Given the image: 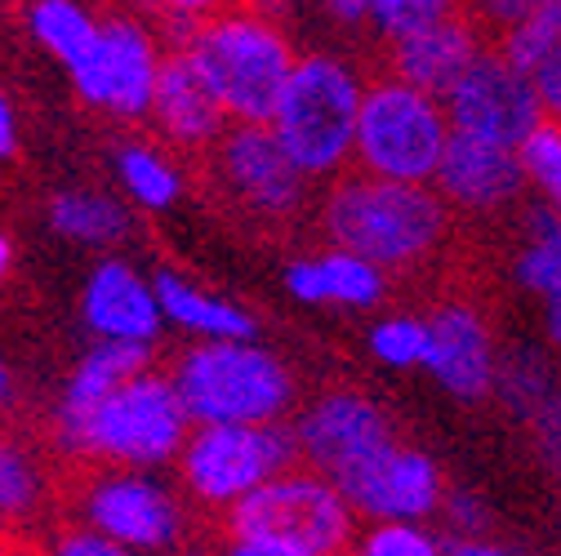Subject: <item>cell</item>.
<instances>
[{"label":"cell","mask_w":561,"mask_h":556,"mask_svg":"<svg viewBox=\"0 0 561 556\" xmlns=\"http://www.w3.org/2000/svg\"><path fill=\"white\" fill-rule=\"evenodd\" d=\"M183 54L219 99L228 125H267L299 62L290 36L250 10L205 14Z\"/></svg>","instance_id":"6da1fadb"},{"label":"cell","mask_w":561,"mask_h":556,"mask_svg":"<svg viewBox=\"0 0 561 556\" xmlns=\"http://www.w3.org/2000/svg\"><path fill=\"white\" fill-rule=\"evenodd\" d=\"M325 232L339 254H353L379 271L405 267L437 250V241L446 236V200L433 187L357 174L330 192Z\"/></svg>","instance_id":"7a4b0ae2"},{"label":"cell","mask_w":561,"mask_h":556,"mask_svg":"<svg viewBox=\"0 0 561 556\" xmlns=\"http://www.w3.org/2000/svg\"><path fill=\"white\" fill-rule=\"evenodd\" d=\"M357 107L362 77L353 67L334 54H304L276 99L267 129L304 178H321L343 170V161L353 157Z\"/></svg>","instance_id":"3957f363"},{"label":"cell","mask_w":561,"mask_h":556,"mask_svg":"<svg viewBox=\"0 0 561 556\" xmlns=\"http://www.w3.org/2000/svg\"><path fill=\"white\" fill-rule=\"evenodd\" d=\"M174 392L187 424L201 428H267L286 414L295 383L276 357L250 343H201L179 361Z\"/></svg>","instance_id":"277c9868"},{"label":"cell","mask_w":561,"mask_h":556,"mask_svg":"<svg viewBox=\"0 0 561 556\" xmlns=\"http://www.w3.org/2000/svg\"><path fill=\"white\" fill-rule=\"evenodd\" d=\"M62 441L125 467H157L174 459L187 441V414L174 383L157 370L129 379L94 409H85L77 424H62Z\"/></svg>","instance_id":"5b68a950"},{"label":"cell","mask_w":561,"mask_h":556,"mask_svg":"<svg viewBox=\"0 0 561 556\" xmlns=\"http://www.w3.org/2000/svg\"><path fill=\"white\" fill-rule=\"evenodd\" d=\"M446 134L450 125L437 99L419 94L392 77L362 85L353 157L370 178L428 187L446 148Z\"/></svg>","instance_id":"8992f818"},{"label":"cell","mask_w":561,"mask_h":556,"mask_svg":"<svg viewBox=\"0 0 561 556\" xmlns=\"http://www.w3.org/2000/svg\"><path fill=\"white\" fill-rule=\"evenodd\" d=\"M232 538L280 543L308 556H343L353 543V512L317 472H280L228 512Z\"/></svg>","instance_id":"52a82bcc"},{"label":"cell","mask_w":561,"mask_h":556,"mask_svg":"<svg viewBox=\"0 0 561 556\" xmlns=\"http://www.w3.org/2000/svg\"><path fill=\"white\" fill-rule=\"evenodd\" d=\"M183 480L205 503H237L259 485L295 467V437L286 428H196L183 441Z\"/></svg>","instance_id":"ba28073f"},{"label":"cell","mask_w":561,"mask_h":556,"mask_svg":"<svg viewBox=\"0 0 561 556\" xmlns=\"http://www.w3.org/2000/svg\"><path fill=\"white\" fill-rule=\"evenodd\" d=\"M442 112H446L450 134L477 138V143L504 148V152H517L522 138L539 120H548L530 81H522L513 72V67L495 54V45H485L477 54V62L459 77V85L442 99Z\"/></svg>","instance_id":"9c48e42d"},{"label":"cell","mask_w":561,"mask_h":556,"mask_svg":"<svg viewBox=\"0 0 561 556\" xmlns=\"http://www.w3.org/2000/svg\"><path fill=\"white\" fill-rule=\"evenodd\" d=\"M347 512H362L375 525H414L442 503V472L424 450L388 441L383 450L366 454L343 476L330 480Z\"/></svg>","instance_id":"30bf717a"},{"label":"cell","mask_w":561,"mask_h":556,"mask_svg":"<svg viewBox=\"0 0 561 556\" xmlns=\"http://www.w3.org/2000/svg\"><path fill=\"white\" fill-rule=\"evenodd\" d=\"M157 67H161L157 36L125 14H107V19H99L94 49L72 72V81H77L81 99L103 112L144 116L152 107Z\"/></svg>","instance_id":"8fae6325"},{"label":"cell","mask_w":561,"mask_h":556,"mask_svg":"<svg viewBox=\"0 0 561 556\" xmlns=\"http://www.w3.org/2000/svg\"><path fill=\"white\" fill-rule=\"evenodd\" d=\"M85 517L94 534L125 552H170L183 538V512L161 480L144 472L99 476L85 495Z\"/></svg>","instance_id":"7c38bea8"},{"label":"cell","mask_w":561,"mask_h":556,"mask_svg":"<svg viewBox=\"0 0 561 556\" xmlns=\"http://www.w3.org/2000/svg\"><path fill=\"white\" fill-rule=\"evenodd\" d=\"M219 178L237 205H245L259 219H286L304 205L308 178L290 165V157L276 148L267 125H228L215 143Z\"/></svg>","instance_id":"4fadbf2b"},{"label":"cell","mask_w":561,"mask_h":556,"mask_svg":"<svg viewBox=\"0 0 561 556\" xmlns=\"http://www.w3.org/2000/svg\"><path fill=\"white\" fill-rule=\"evenodd\" d=\"M290 437H295V454L308 463V472L334 480L353 463H362L366 454L383 450L392 441V424L375 401L353 396V392H334V396H321L304 414Z\"/></svg>","instance_id":"5bb4252c"},{"label":"cell","mask_w":561,"mask_h":556,"mask_svg":"<svg viewBox=\"0 0 561 556\" xmlns=\"http://www.w3.org/2000/svg\"><path fill=\"white\" fill-rule=\"evenodd\" d=\"M481 49H485L481 23L450 5V14L437 19L433 27L414 32L405 40H392V81L442 103L459 85V77L477 62Z\"/></svg>","instance_id":"9a60e30c"},{"label":"cell","mask_w":561,"mask_h":556,"mask_svg":"<svg viewBox=\"0 0 561 556\" xmlns=\"http://www.w3.org/2000/svg\"><path fill=\"white\" fill-rule=\"evenodd\" d=\"M424 366L437 374V383L463 401H477L495 383V347L490 329L468 303H446L424 325Z\"/></svg>","instance_id":"2e32d148"},{"label":"cell","mask_w":561,"mask_h":556,"mask_svg":"<svg viewBox=\"0 0 561 556\" xmlns=\"http://www.w3.org/2000/svg\"><path fill=\"white\" fill-rule=\"evenodd\" d=\"M433 183L442 200H455L463 210H495V205H508L526 187L517 152L477 143V138L463 134H446Z\"/></svg>","instance_id":"e0dca14e"},{"label":"cell","mask_w":561,"mask_h":556,"mask_svg":"<svg viewBox=\"0 0 561 556\" xmlns=\"http://www.w3.org/2000/svg\"><path fill=\"white\" fill-rule=\"evenodd\" d=\"M148 112L161 120V129L174 138L179 148H215L224 138V129H228V116H224L219 99L209 94V85L201 81V72L192 67V58L183 49L161 54Z\"/></svg>","instance_id":"ac0fdd59"},{"label":"cell","mask_w":561,"mask_h":556,"mask_svg":"<svg viewBox=\"0 0 561 556\" xmlns=\"http://www.w3.org/2000/svg\"><path fill=\"white\" fill-rule=\"evenodd\" d=\"M85 321L103 343H152L161 329V308L134 267L99 263L85 286Z\"/></svg>","instance_id":"d6986e66"},{"label":"cell","mask_w":561,"mask_h":556,"mask_svg":"<svg viewBox=\"0 0 561 556\" xmlns=\"http://www.w3.org/2000/svg\"><path fill=\"white\" fill-rule=\"evenodd\" d=\"M286 286L304 303H347V308H370L383 299V271L353 258V254H325L308 263L286 267Z\"/></svg>","instance_id":"ffe728a7"},{"label":"cell","mask_w":561,"mask_h":556,"mask_svg":"<svg viewBox=\"0 0 561 556\" xmlns=\"http://www.w3.org/2000/svg\"><path fill=\"white\" fill-rule=\"evenodd\" d=\"M152 294H157L161 316H170V321L205 334L209 343H254V334H259V325H254V316L245 308L192 290L183 276H174V271H161L157 276Z\"/></svg>","instance_id":"44dd1931"},{"label":"cell","mask_w":561,"mask_h":556,"mask_svg":"<svg viewBox=\"0 0 561 556\" xmlns=\"http://www.w3.org/2000/svg\"><path fill=\"white\" fill-rule=\"evenodd\" d=\"M152 370V347L148 343H99L94 352L77 366L72 383H67L58 424H77L85 409H94L103 396H112L116 387H125L129 379Z\"/></svg>","instance_id":"7402d4cb"},{"label":"cell","mask_w":561,"mask_h":556,"mask_svg":"<svg viewBox=\"0 0 561 556\" xmlns=\"http://www.w3.org/2000/svg\"><path fill=\"white\" fill-rule=\"evenodd\" d=\"M557 45H561V5L557 0H543V5H535L517 27L504 32L495 54L513 67L522 81H535L539 72H548V67H561L557 62Z\"/></svg>","instance_id":"603a6c76"},{"label":"cell","mask_w":561,"mask_h":556,"mask_svg":"<svg viewBox=\"0 0 561 556\" xmlns=\"http://www.w3.org/2000/svg\"><path fill=\"white\" fill-rule=\"evenodd\" d=\"M27 23L36 32V40L67 67V72H77L85 62V54L94 49V32H99V19L72 0H41V5L27 10Z\"/></svg>","instance_id":"cb8c5ba5"},{"label":"cell","mask_w":561,"mask_h":556,"mask_svg":"<svg viewBox=\"0 0 561 556\" xmlns=\"http://www.w3.org/2000/svg\"><path fill=\"white\" fill-rule=\"evenodd\" d=\"M49 219L62 236L85 241V245H107V241H121L129 232L125 205H116L103 192H62V196H54Z\"/></svg>","instance_id":"d4e9b609"},{"label":"cell","mask_w":561,"mask_h":556,"mask_svg":"<svg viewBox=\"0 0 561 556\" xmlns=\"http://www.w3.org/2000/svg\"><path fill=\"white\" fill-rule=\"evenodd\" d=\"M121 178L129 187V196L148 210H165L179 196V174L165 157H157L152 148H125L121 152Z\"/></svg>","instance_id":"484cf974"},{"label":"cell","mask_w":561,"mask_h":556,"mask_svg":"<svg viewBox=\"0 0 561 556\" xmlns=\"http://www.w3.org/2000/svg\"><path fill=\"white\" fill-rule=\"evenodd\" d=\"M343 556H442V543L424 525H370L353 534Z\"/></svg>","instance_id":"4316f807"},{"label":"cell","mask_w":561,"mask_h":556,"mask_svg":"<svg viewBox=\"0 0 561 556\" xmlns=\"http://www.w3.org/2000/svg\"><path fill=\"white\" fill-rule=\"evenodd\" d=\"M517 165H522L526 183H539L548 192V200L557 196V187H561V134H557V120H539L522 138Z\"/></svg>","instance_id":"83f0119b"},{"label":"cell","mask_w":561,"mask_h":556,"mask_svg":"<svg viewBox=\"0 0 561 556\" xmlns=\"http://www.w3.org/2000/svg\"><path fill=\"white\" fill-rule=\"evenodd\" d=\"M36 499H41V476L32 459L19 445L0 441V517H23L36 508Z\"/></svg>","instance_id":"f1b7e54d"},{"label":"cell","mask_w":561,"mask_h":556,"mask_svg":"<svg viewBox=\"0 0 561 556\" xmlns=\"http://www.w3.org/2000/svg\"><path fill=\"white\" fill-rule=\"evenodd\" d=\"M446 14H450L446 0H375V5H366V19H375V27L388 40H405Z\"/></svg>","instance_id":"f546056e"},{"label":"cell","mask_w":561,"mask_h":556,"mask_svg":"<svg viewBox=\"0 0 561 556\" xmlns=\"http://www.w3.org/2000/svg\"><path fill=\"white\" fill-rule=\"evenodd\" d=\"M561 250H557V219H552V210H543L539 215V241L522 254V281L530 286V290H539V294H548V303L557 299V286H561Z\"/></svg>","instance_id":"4dcf8cb0"},{"label":"cell","mask_w":561,"mask_h":556,"mask_svg":"<svg viewBox=\"0 0 561 556\" xmlns=\"http://www.w3.org/2000/svg\"><path fill=\"white\" fill-rule=\"evenodd\" d=\"M375 357L388 366H419L424 361V321L414 316H392L375 325Z\"/></svg>","instance_id":"1f68e13d"},{"label":"cell","mask_w":561,"mask_h":556,"mask_svg":"<svg viewBox=\"0 0 561 556\" xmlns=\"http://www.w3.org/2000/svg\"><path fill=\"white\" fill-rule=\"evenodd\" d=\"M49 556H134V552H125V547L107 543V538H103V534H94V530H77V534H62V538H58V547H54Z\"/></svg>","instance_id":"d6a6232c"},{"label":"cell","mask_w":561,"mask_h":556,"mask_svg":"<svg viewBox=\"0 0 561 556\" xmlns=\"http://www.w3.org/2000/svg\"><path fill=\"white\" fill-rule=\"evenodd\" d=\"M228 556H308L295 547H280V543H259V538H232Z\"/></svg>","instance_id":"836d02e7"},{"label":"cell","mask_w":561,"mask_h":556,"mask_svg":"<svg viewBox=\"0 0 561 556\" xmlns=\"http://www.w3.org/2000/svg\"><path fill=\"white\" fill-rule=\"evenodd\" d=\"M530 10H535V5H526V0H517V5H485L481 14H485L490 23H508V27H517V23H522Z\"/></svg>","instance_id":"e575fe53"},{"label":"cell","mask_w":561,"mask_h":556,"mask_svg":"<svg viewBox=\"0 0 561 556\" xmlns=\"http://www.w3.org/2000/svg\"><path fill=\"white\" fill-rule=\"evenodd\" d=\"M450 517L463 521V530H477V525H481V508H477V499H468V495H450Z\"/></svg>","instance_id":"d590c367"},{"label":"cell","mask_w":561,"mask_h":556,"mask_svg":"<svg viewBox=\"0 0 561 556\" xmlns=\"http://www.w3.org/2000/svg\"><path fill=\"white\" fill-rule=\"evenodd\" d=\"M442 556H513V552H504V547H495V543H455V547H446Z\"/></svg>","instance_id":"8d00e7d4"},{"label":"cell","mask_w":561,"mask_h":556,"mask_svg":"<svg viewBox=\"0 0 561 556\" xmlns=\"http://www.w3.org/2000/svg\"><path fill=\"white\" fill-rule=\"evenodd\" d=\"M10 152H14V112L0 99V157H10Z\"/></svg>","instance_id":"74e56055"},{"label":"cell","mask_w":561,"mask_h":556,"mask_svg":"<svg viewBox=\"0 0 561 556\" xmlns=\"http://www.w3.org/2000/svg\"><path fill=\"white\" fill-rule=\"evenodd\" d=\"M330 14L343 19V23H362V19H366V5H362V0H334Z\"/></svg>","instance_id":"f35d334b"},{"label":"cell","mask_w":561,"mask_h":556,"mask_svg":"<svg viewBox=\"0 0 561 556\" xmlns=\"http://www.w3.org/2000/svg\"><path fill=\"white\" fill-rule=\"evenodd\" d=\"M5 271H10V236H0V281H5Z\"/></svg>","instance_id":"ab89813d"},{"label":"cell","mask_w":561,"mask_h":556,"mask_svg":"<svg viewBox=\"0 0 561 556\" xmlns=\"http://www.w3.org/2000/svg\"><path fill=\"white\" fill-rule=\"evenodd\" d=\"M10 396V370H5V361H0V401Z\"/></svg>","instance_id":"60d3db41"},{"label":"cell","mask_w":561,"mask_h":556,"mask_svg":"<svg viewBox=\"0 0 561 556\" xmlns=\"http://www.w3.org/2000/svg\"><path fill=\"white\" fill-rule=\"evenodd\" d=\"M183 556H209V552H183Z\"/></svg>","instance_id":"b9f144b4"}]
</instances>
